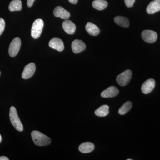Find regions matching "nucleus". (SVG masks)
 <instances>
[{"mask_svg":"<svg viewBox=\"0 0 160 160\" xmlns=\"http://www.w3.org/2000/svg\"><path fill=\"white\" fill-rule=\"evenodd\" d=\"M86 31L89 34L93 36H96L100 33V30L96 25L90 22H88L86 26Z\"/></svg>","mask_w":160,"mask_h":160,"instance_id":"16","label":"nucleus"},{"mask_svg":"<svg viewBox=\"0 0 160 160\" xmlns=\"http://www.w3.org/2000/svg\"><path fill=\"white\" fill-rule=\"evenodd\" d=\"M72 49L75 53H78L86 49L85 43L80 40H75L72 43Z\"/></svg>","mask_w":160,"mask_h":160,"instance_id":"12","label":"nucleus"},{"mask_svg":"<svg viewBox=\"0 0 160 160\" xmlns=\"http://www.w3.org/2000/svg\"><path fill=\"white\" fill-rule=\"evenodd\" d=\"M155 86V81L153 79H149L143 83L141 87L142 92L145 94L150 93L154 89Z\"/></svg>","mask_w":160,"mask_h":160,"instance_id":"8","label":"nucleus"},{"mask_svg":"<svg viewBox=\"0 0 160 160\" xmlns=\"http://www.w3.org/2000/svg\"><path fill=\"white\" fill-rule=\"evenodd\" d=\"M2 137H1V135H0V143H1V141H2Z\"/></svg>","mask_w":160,"mask_h":160,"instance_id":"27","label":"nucleus"},{"mask_svg":"<svg viewBox=\"0 0 160 160\" xmlns=\"http://www.w3.org/2000/svg\"><path fill=\"white\" fill-rule=\"evenodd\" d=\"M44 27V22L41 19L36 20L32 26L31 35L34 39L40 37Z\"/></svg>","mask_w":160,"mask_h":160,"instance_id":"3","label":"nucleus"},{"mask_svg":"<svg viewBox=\"0 0 160 160\" xmlns=\"http://www.w3.org/2000/svg\"><path fill=\"white\" fill-rule=\"evenodd\" d=\"M21 46V41L19 38H15L9 46V53L11 57H15L19 51Z\"/></svg>","mask_w":160,"mask_h":160,"instance_id":"5","label":"nucleus"},{"mask_svg":"<svg viewBox=\"0 0 160 160\" xmlns=\"http://www.w3.org/2000/svg\"><path fill=\"white\" fill-rule=\"evenodd\" d=\"M92 6L97 10H102L107 7L108 3L105 0H95L92 3Z\"/></svg>","mask_w":160,"mask_h":160,"instance_id":"19","label":"nucleus"},{"mask_svg":"<svg viewBox=\"0 0 160 160\" xmlns=\"http://www.w3.org/2000/svg\"><path fill=\"white\" fill-rule=\"evenodd\" d=\"M69 2L72 4H76L78 3V0H69Z\"/></svg>","mask_w":160,"mask_h":160,"instance_id":"25","label":"nucleus"},{"mask_svg":"<svg viewBox=\"0 0 160 160\" xmlns=\"http://www.w3.org/2000/svg\"><path fill=\"white\" fill-rule=\"evenodd\" d=\"M31 137L33 142L40 146H48L51 143V139L46 135L38 131H33L31 132Z\"/></svg>","mask_w":160,"mask_h":160,"instance_id":"1","label":"nucleus"},{"mask_svg":"<svg viewBox=\"0 0 160 160\" xmlns=\"http://www.w3.org/2000/svg\"><path fill=\"white\" fill-rule=\"evenodd\" d=\"M127 160H132V159H128Z\"/></svg>","mask_w":160,"mask_h":160,"instance_id":"28","label":"nucleus"},{"mask_svg":"<svg viewBox=\"0 0 160 160\" xmlns=\"http://www.w3.org/2000/svg\"><path fill=\"white\" fill-rule=\"evenodd\" d=\"M94 149L93 144L90 142H86L82 143L79 147V150L82 153H87L91 152Z\"/></svg>","mask_w":160,"mask_h":160,"instance_id":"15","label":"nucleus"},{"mask_svg":"<svg viewBox=\"0 0 160 160\" xmlns=\"http://www.w3.org/2000/svg\"><path fill=\"white\" fill-rule=\"evenodd\" d=\"M9 118L12 126L18 131L22 132L23 130V126L18 116L16 109L14 106H11L9 111Z\"/></svg>","mask_w":160,"mask_h":160,"instance_id":"2","label":"nucleus"},{"mask_svg":"<svg viewBox=\"0 0 160 160\" xmlns=\"http://www.w3.org/2000/svg\"><path fill=\"white\" fill-rule=\"evenodd\" d=\"M109 113V106L108 105H102L95 111V114L100 117L108 115Z\"/></svg>","mask_w":160,"mask_h":160,"instance_id":"18","label":"nucleus"},{"mask_svg":"<svg viewBox=\"0 0 160 160\" xmlns=\"http://www.w3.org/2000/svg\"><path fill=\"white\" fill-rule=\"evenodd\" d=\"M6 23L5 21L2 18H0V35L2 34L5 28Z\"/></svg>","mask_w":160,"mask_h":160,"instance_id":"22","label":"nucleus"},{"mask_svg":"<svg viewBox=\"0 0 160 160\" xmlns=\"http://www.w3.org/2000/svg\"><path fill=\"white\" fill-rule=\"evenodd\" d=\"M53 14L56 17L60 18L62 19L67 20L70 16L69 12L61 6H57L55 8Z\"/></svg>","mask_w":160,"mask_h":160,"instance_id":"9","label":"nucleus"},{"mask_svg":"<svg viewBox=\"0 0 160 160\" xmlns=\"http://www.w3.org/2000/svg\"><path fill=\"white\" fill-rule=\"evenodd\" d=\"M142 38L146 42L153 43L157 40L158 35L152 30H145L142 32Z\"/></svg>","mask_w":160,"mask_h":160,"instance_id":"6","label":"nucleus"},{"mask_svg":"<svg viewBox=\"0 0 160 160\" xmlns=\"http://www.w3.org/2000/svg\"><path fill=\"white\" fill-rule=\"evenodd\" d=\"M0 75H1V72H0Z\"/></svg>","mask_w":160,"mask_h":160,"instance_id":"29","label":"nucleus"},{"mask_svg":"<svg viewBox=\"0 0 160 160\" xmlns=\"http://www.w3.org/2000/svg\"><path fill=\"white\" fill-rule=\"evenodd\" d=\"M126 6L128 8H130L133 6L135 0H124Z\"/></svg>","mask_w":160,"mask_h":160,"instance_id":"23","label":"nucleus"},{"mask_svg":"<svg viewBox=\"0 0 160 160\" xmlns=\"http://www.w3.org/2000/svg\"><path fill=\"white\" fill-rule=\"evenodd\" d=\"M132 107V103L130 101L126 102L121 108L119 109V114L123 115L129 112Z\"/></svg>","mask_w":160,"mask_h":160,"instance_id":"21","label":"nucleus"},{"mask_svg":"<svg viewBox=\"0 0 160 160\" xmlns=\"http://www.w3.org/2000/svg\"><path fill=\"white\" fill-rule=\"evenodd\" d=\"M36 70L35 64L31 62L26 65L24 68L22 73V78L24 79H28L32 77L34 74Z\"/></svg>","mask_w":160,"mask_h":160,"instance_id":"7","label":"nucleus"},{"mask_svg":"<svg viewBox=\"0 0 160 160\" xmlns=\"http://www.w3.org/2000/svg\"><path fill=\"white\" fill-rule=\"evenodd\" d=\"M9 158H8L5 156H1L0 157V160H9Z\"/></svg>","mask_w":160,"mask_h":160,"instance_id":"26","label":"nucleus"},{"mask_svg":"<svg viewBox=\"0 0 160 160\" xmlns=\"http://www.w3.org/2000/svg\"><path fill=\"white\" fill-rule=\"evenodd\" d=\"M49 46L52 49L58 51L62 52L64 49V43L62 40L58 38L52 39L49 42Z\"/></svg>","mask_w":160,"mask_h":160,"instance_id":"10","label":"nucleus"},{"mask_svg":"<svg viewBox=\"0 0 160 160\" xmlns=\"http://www.w3.org/2000/svg\"><path fill=\"white\" fill-rule=\"evenodd\" d=\"M132 76L131 70L128 69L118 76L116 81L120 86H125L129 84Z\"/></svg>","mask_w":160,"mask_h":160,"instance_id":"4","label":"nucleus"},{"mask_svg":"<svg viewBox=\"0 0 160 160\" xmlns=\"http://www.w3.org/2000/svg\"><path fill=\"white\" fill-rule=\"evenodd\" d=\"M35 0H27V5L29 7H31L33 5Z\"/></svg>","mask_w":160,"mask_h":160,"instance_id":"24","label":"nucleus"},{"mask_svg":"<svg viewBox=\"0 0 160 160\" xmlns=\"http://www.w3.org/2000/svg\"><path fill=\"white\" fill-rule=\"evenodd\" d=\"M62 27L64 31L69 34H74L76 29L74 23L69 20H66L63 22Z\"/></svg>","mask_w":160,"mask_h":160,"instance_id":"14","label":"nucleus"},{"mask_svg":"<svg viewBox=\"0 0 160 160\" xmlns=\"http://www.w3.org/2000/svg\"><path fill=\"white\" fill-rule=\"evenodd\" d=\"M9 11H20L22 9V2L21 0H12L9 6Z\"/></svg>","mask_w":160,"mask_h":160,"instance_id":"20","label":"nucleus"},{"mask_svg":"<svg viewBox=\"0 0 160 160\" xmlns=\"http://www.w3.org/2000/svg\"><path fill=\"white\" fill-rule=\"evenodd\" d=\"M119 93V90L117 87L112 86L109 87L101 93V97L103 98H111L117 96Z\"/></svg>","mask_w":160,"mask_h":160,"instance_id":"11","label":"nucleus"},{"mask_svg":"<svg viewBox=\"0 0 160 160\" xmlns=\"http://www.w3.org/2000/svg\"><path fill=\"white\" fill-rule=\"evenodd\" d=\"M114 21L115 22L117 25L123 28H128L129 27V22L128 19L123 16L116 17L114 18Z\"/></svg>","mask_w":160,"mask_h":160,"instance_id":"17","label":"nucleus"},{"mask_svg":"<svg viewBox=\"0 0 160 160\" xmlns=\"http://www.w3.org/2000/svg\"><path fill=\"white\" fill-rule=\"evenodd\" d=\"M160 11V0H154L149 3L146 8V12L149 14H154Z\"/></svg>","mask_w":160,"mask_h":160,"instance_id":"13","label":"nucleus"}]
</instances>
